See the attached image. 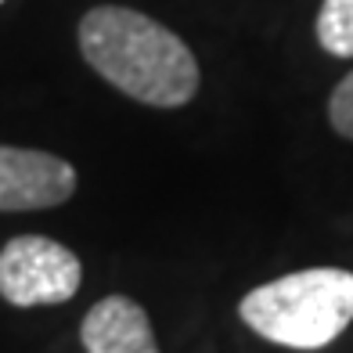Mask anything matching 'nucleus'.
<instances>
[{"mask_svg": "<svg viewBox=\"0 0 353 353\" xmlns=\"http://www.w3.org/2000/svg\"><path fill=\"white\" fill-rule=\"evenodd\" d=\"M0 4H4V0H0Z\"/></svg>", "mask_w": 353, "mask_h": 353, "instance_id": "8", "label": "nucleus"}, {"mask_svg": "<svg viewBox=\"0 0 353 353\" xmlns=\"http://www.w3.org/2000/svg\"><path fill=\"white\" fill-rule=\"evenodd\" d=\"M87 353H159L152 321L130 296H105L87 310L79 325Z\"/></svg>", "mask_w": 353, "mask_h": 353, "instance_id": "5", "label": "nucleus"}, {"mask_svg": "<svg viewBox=\"0 0 353 353\" xmlns=\"http://www.w3.org/2000/svg\"><path fill=\"white\" fill-rule=\"evenodd\" d=\"M242 321L267 343L288 350H325L353 321V274L310 267L267 281L238 303Z\"/></svg>", "mask_w": 353, "mask_h": 353, "instance_id": "2", "label": "nucleus"}, {"mask_svg": "<svg viewBox=\"0 0 353 353\" xmlns=\"http://www.w3.org/2000/svg\"><path fill=\"white\" fill-rule=\"evenodd\" d=\"M328 119H332V126H335V130H339L343 137L353 141V72H346V76H343V83L332 90Z\"/></svg>", "mask_w": 353, "mask_h": 353, "instance_id": "7", "label": "nucleus"}, {"mask_svg": "<svg viewBox=\"0 0 353 353\" xmlns=\"http://www.w3.org/2000/svg\"><path fill=\"white\" fill-rule=\"evenodd\" d=\"M76 191V170L51 152L0 144V213L51 210Z\"/></svg>", "mask_w": 353, "mask_h": 353, "instance_id": "4", "label": "nucleus"}, {"mask_svg": "<svg viewBox=\"0 0 353 353\" xmlns=\"http://www.w3.org/2000/svg\"><path fill=\"white\" fill-rule=\"evenodd\" d=\"M317 40L335 58H353V0H325L317 14Z\"/></svg>", "mask_w": 353, "mask_h": 353, "instance_id": "6", "label": "nucleus"}, {"mask_svg": "<svg viewBox=\"0 0 353 353\" xmlns=\"http://www.w3.org/2000/svg\"><path fill=\"white\" fill-rule=\"evenodd\" d=\"M87 65L126 98L152 108H181L199 94V61L163 22L134 8H94L79 22Z\"/></svg>", "mask_w": 353, "mask_h": 353, "instance_id": "1", "label": "nucleus"}, {"mask_svg": "<svg viewBox=\"0 0 353 353\" xmlns=\"http://www.w3.org/2000/svg\"><path fill=\"white\" fill-rule=\"evenodd\" d=\"M79 256L54 238L19 234L0 249V299L11 307H58L79 292Z\"/></svg>", "mask_w": 353, "mask_h": 353, "instance_id": "3", "label": "nucleus"}]
</instances>
